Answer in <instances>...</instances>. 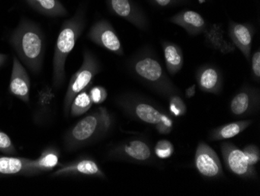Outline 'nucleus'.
<instances>
[{
	"label": "nucleus",
	"mask_w": 260,
	"mask_h": 196,
	"mask_svg": "<svg viewBox=\"0 0 260 196\" xmlns=\"http://www.w3.org/2000/svg\"><path fill=\"white\" fill-rule=\"evenodd\" d=\"M10 42L18 59L33 74H39L42 71L45 57V36L37 24L28 19H21L12 32Z\"/></svg>",
	"instance_id": "obj_1"
},
{
	"label": "nucleus",
	"mask_w": 260,
	"mask_h": 196,
	"mask_svg": "<svg viewBox=\"0 0 260 196\" xmlns=\"http://www.w3.org/2000/svg\"><path fill=\"white\" fill-rule=\"evenodd\" d=\"M127 65L133 76L157 94L167 99L173 95L180 94L154 52L149 48H144L133 55Z\"/></svg>",
	"instance_id": "obj_2"
},
{
	"label": "nucleus",
	"mask_w": 260,
	"mask_h": 196,
	"mask_svg": "<svg viewBox=\"0 0 260 196\" xmlns=\"http://www.w3.org/2000/svg\"><path fill=\"white\" fill-rule=\"evenodd\" d=\"M86 25V8L79 7L77 12L61 26L60 32L55 43L53 57L52 84L58 89L63 85L66 79L65 65L67 57L75 47L77 41L84 32Z\"/></svg>",
	"instance_id": "obj_3"
},
{
	"label": "nucleus",
	"mask_w": 260,
	"mask_h": 196,
	"mask_svg": "<svg viewBox=\"0 0 260 196\" xmlns=\"http://www.w3.org/2000/svg\"><path fill=\"white\" fill-rule=\"evenodd\" d=\"M112 115L106 108L101 106L80 120L64 136V147L74 152L91 144L106 135L112 128Z\"/></svg>",
	"instance_id": "obj_4"
},
{
	"label": "nucleus",
	"mask_w": 260,
	"mask_h": 196,
	"mask_svg": "<svg viewBox=\"0 0 260 196\" xmlns=\"http://www.w3.org/2000/svg\"><path fill=\"white\" fill-rule=\"evenodd\" d=\"M101 71L102 65L98 57L91 51L85 49L83 54V63L78 71L70 79L67 88L63 104L66 116L70 114V106L74 98L93 84V80Z\"/></svg>",
	"instance_id": "obj_5"
},
{
	"label": "nucleus",
	"mask_w": 260,
	"mask_h": 196,
	"mask_svg": "<svg viewBox=\"0 0 260 196\" xmlns=\"http://www.w3.org/2000/svg\"><path fill=\"white\" fill-rule=\"evenodd\" d=\"M116 102L131 118L147 124L155 126L165 114L150 101L137 95H123Z\"/></svg>",
	"instance_id": "obj_6"
},
{
	"label": "nucleus",
	"mask_w": 260,
	"mask_h": 196,
	"mask_svg": "<svg viewBox=\"0 0 260 196\" xmlns=\"http://www.w3.org/2000/svg\"><path fill=\"white\" fill-rule=\"evenodd\" d=\"M109 156L111 159L142 164H148L154 160L150 146L144 140L137 138L115 146L109 152Z\"/></svg>",
	"instance_id": "obj_7"
},
{
	"label": "nucleus",
	"mask_w": 260,
	"mask_h": 196,
	"mask_svg": "<svg viewBox=\"0 0 260 196\" xmlns=\"http://www.w3.org/2000/svg\"><path fill=\"white\" fill-rule=\"evenodd\" d=\"M87 39L93 43L118 55H123L120 39L110 22L105 19L98 20L89 30Z\"/></svg>",
	"instance_id": "obj_8"
},
{
	"label": "nucleus",
	"mask_w": 260,
	"mask_h": 196,
	"mask_svg": "<svg viewBox=\"0 0 260 196\" xmlns=\"http://www.w3.org/2000/svg\"><path fill=\"white\" fill-rule=\"evenodd\" d=\"M109 12L121 17L142 31L150 26L148 18L141 7L134 0H105Z\"/></svg>",
	"instance_id": "obj_9"
},
{
	"label": "nucleus",
	"mask_w": 260,
	"mask_h": 196,
	"mask_svg": "<svg viewBox=\"0 0 260 196\" xmlns=\"http://www.w3.org/2000/svg\"><path fill=\"white\" fill-rule=\"evenodd\" d=\"M220 149L226 167L229 171L244 179H255L256 178L255 166L249 164L242 150L231 143H222Z\"/></svg>",
	"instance_id": "obj_10"
},
{
	"label": "nucleus",
	"mask_w": 260,
	"mask_h": 196,
	"mask_svg": "<svg viewBox=\"0 0 260 196\" xmlns=\"http://www.w3.org/2000/svg\"><path fill=\"white\" fill-rule=\"evenodd\" d=\"M194 164L200 175L207 179L223 177V167L217 153L204 142H200L197 146Z\"/></svg>",
	"instance_id": "obj_11"
},
{
	"label": "nucleus",
	"mask_w": 260,
	"mask_h": 196,
	"mask_svg": "<svg viewBox=\"0 0 260 196\" xmlns=\"http://www.w3.org/2000/svg\"><path fill=\"white\" fill-rule=\"evenodd\" d=\"M259 106V89L245 85L231 100L230 111L236 118H245L256 114Z\"/></svg>",
	"instance_id": "obj_12"
},
{
	"label": "nucleus",
	"mask_w": 260,
	"mask_h": 196,
	"mask_svg": "<svg viewBox=\"0 0 260 196\" xmlns=\"http://www.w3.org/2000/svg\"><path fill=\"white\" fill-rule=\"evenodd\" d=\"M52 177L84 176L106 178L97 162L91 158H80L70 163L62 164L52 175Z\"/></svg>",
	"instance_id": "obj_13"
},
{
	"label": "nucleus",
	"mask_w": 260,
	"mask_h": 196,
	"mask_svg": "<svg viewBox=\"0 0 260 196\" xmlns=\"http://www.w3.org/2000/svg\"><path fill=\"white\" fill-rule=\"evenodd\" d=\"M254 26L250 23H237L230 20L229 22V36L231 42L238 48L247 61H250L252 39L255 35Z\"/></svg>",
	"instance_id": "obj_14"
},
{
	"label": "nucleus",
	"mask_w": 260,
	"mask_h": 196,
	"mask_svg": "<svg viewBox=\"0 0 260 196\" xmlns=\"http://www.w3.org/2000/svg\"><path fill=\"white\" fill-rule=\"evenodd\" d=\"M196 80L203 92L218 95L223 89V74L220 69L214 64L200 66L196 71Z\"/></svg>",
	"instance_id": "obj_15"
},
{
	"label": "nucleus",
	"mask_w": 260,
	"mask_h": 196,
	"mask_svg": "<svg viewBox=\"0 0 260 196\" xmlns=\"http://www.w3.org/2000/svg\"><path fill=\"white\" fill-rule=\"evenodd\" d=\"M30 89V77L18 57H14L10 81V93L23 102L28 103Z\"/></svg>",
	"instance_id": "obj_16"
},
{
	"label": "nucleus",
	"mask_w": 260,
	"mask_h": 196,
	"mask_svg": "<svg viewBox=\"0 0 260 196\" xmlns=\"http://www.w3.org/2000/svg\"><path fill=\"white\" fill-rule=\"evenodd\" d=\"M169 21L185 29L189 36L204 34L208 27L207 20L200 13L194 10H184L169 18Z\"/></svg>",
	"instance_id": "obj_17"
},
{
	"label": "nucleus",
	"mask_w": 260,
	"mask_h": 196,
	"mask_svg": "<svg viewBox=\"0 0 260 196\" xmlns=\"http://www.w3.org/2000/svg\"><path fill=\"white\" fill-rule=\"evenodd\" d=\"M204 35L206 45L220 53H231L236 49L232 42L227 40L224 31L220 24H214L208 26Z\"/></svg>",
	"instance_id": "obj_18"
},
{
	"label": "nucleus",
	"mask_w": 260,
	"mask_h": 196,
	"mask_svg": "<svg viewBox=\"0 0 260 196\" xmlns=\"http://www.w3.org/2000/svg\"><path fill=\"white\" fill-rule=\"evenodd\" d=\"M58 159H59V153L58 149L54 147L47 148L37 159H30L29 162V167H30L31 176L52 171L59 163Z\"/></svg>",
	"instance_id": "obj_19"
},
{
	"label": "nucleus",
	"mask_w": 260,
	"mask_h": 196,
	"mask_svg": "<svg viewBox=\"0 0 260 196\" xmlns=\"http://www.w3.org/2000/svg\"><path fill=\"white\" fill-rule=\"evenodd\" d=\"M161 45L167 71L170 75L175 76L182 70L183 66V52L179 45L169 41H163Z\"/></svg>",
	"instance_id": "obj_20"
},
{
	"label": "nucleus",
	"mask_w": 260,
	"mask_h": 196,
	"mask_svg": "<svg viewBox=\"0 0 260 196\" xmlns=\"http://www.w3.org/2000/svg\"><path fill=\"white\" fill-rule=\"evenodd\" d=\"M27 158L0 156V176L20 175L31 176Z\"/></svg>",
	"instance_id": "obj_21"
},
{
	"label": "nucleus",
	"mask_w": 260,
	"mask_h": 196,
	"mask_svg": "<svg viewBox=\"0 0 260 196\" xmlns=\"http://www.w3.org/2000/svg\"><path fill=\"white\" fill-rule=\"evenodd\" d=\"M252 124L249 120L235 121L230 124H224L211 131L209 135L210 141H221L229 139L243 132Z\"/></svg>",
	"instance_id": "obj_22"
},
{
	"label": "nucleus",
	"mask_w": 260,
	"mask_h": 196,
	"mask_svg": "<svg viewBox=\"0 0 260 196\" xmlns=\"http://www.w3.org/2000/svg\"><path fill=\"white\" fill-rule=\"evenodd\" d=\"M30 7L40 14L51 17H66L68 14L66 7L59 0H25Z\"/></svg>",
	"instance_id": "obj_23"
},
{
	"label": "nucleus",
	"mask_w": 260,
	"mask_h": 196,
	"mask_svg": "<svg viewBox=\"0 0 260 196\" xmlns=\"http://www.w3.org/2000/svg\"><path fill=\"white\" fill-rule=\"evenodd\" d=\"M55 94L51 88L45 86L39 92L37 110L35 112V120L38 123H43L50 116L53 109Z\"/></svg>",
	"instance_id": "obj_24"
},
{
	"label": "nucleus",
	"mask_w": 260,
	"mask_h": 196,
	"mask_svg": "<svg viewBox=\"0 0 260 196\" xmlns=\"http://www.w3.org/2000/svg\"><path fill=\"white\" fill-rule=\"evenodd\" d=\"M93 102L89 96L87 89L82 91L74 98L71 106H70V114L72 117L81 116L87 113L92 106Z\"/></svg>",
	"instance_id": "obj_25"
},
{
	"label": "nucleus",
	"mask_w": 260,
	"mask_h": 196,
	"mask_svg": "<svg viewBox=\"0 0 260 196\" xmlns=\"http://www.w3.org/2000/svg\"><path fill=\"white\" fill-rule=\"evenodd\" d=\"M169 111L173 116H184L187 112V106L180 94L173 95L169 98Z\"/></svg>",
	"instance_id": "obj_26"
},
{
	"label": "nucleus",
	"mask_w": 260,
	"mask_h": 196,
	"mask_svg": "<svg viewBox=\"0 0 260 196\" xmlns=\"http://www.w3.org/2000/svg\"><path fill=\"white\" fill-rule=\"evenodd\" d=\"M175 153V148L168 140H160L154 147V154L159 159H168Z\"/></svg>",
	"instance_id": "obj_27"
},
{
	"label": "nucleus",
	"mask_w": 260,
	"mask_h": 196,
	"mask_svg": "<svg viewBox=\"0 0 260 196\" xmlns=\"http://www.w3.org/2000/svg\"><path fill=\"white\" fill-rule=\"evenodd\" d=\"M242 152L245 154L248 163L251 166H255L259 162L260 151L256 145H248L244 148Z\"/></svg>",
	"instance_id": "obj_28"
},
{
	"label": "nucleus",
	"mask_w": 260,
	"mask_h": 196,
	"mask_svg": "<svg viewBox=\"0 0 260 196\" xmlns=\"http://www.w3.org/2000/svg\"><path fill=\"white\" fill-rule=\"evenodd\" d=\"M0 152L7 155H15L17 153L15 146L10 137L2 131H0Z\"/></svg>",
	"instance_id": "obj_29"
},
{
	"label": "nucleus",
	"mask_w": 260,
	"mask_h": 196,
	"mask_svg": "<svg viewBox=\"0 0 260 196\" xmlns=\"http://www.w3.org/2000/svg\"><path fill=\"white\" fill-rule=\"evenodd\" d=\"M89 96L93 103L101 104L108 97L107 90L102 86H93L88 92Z\"/></svg>",
	"instance_id": "obj_30"
},
{
	"label": "nucleus",
	"mask_w": 260,
	"mask_h": 196,
	"mask_svg": "<svg viewBox=\"0 0 260 196\" xmlns=\"http://www.w3.org/2000/svg\"><path fill=\"white\" fill-rule=\"evenodd\" d=\"M174 128V121L168 114H164L160 122L155 125L157 132L161 134H169Z\"/></svg>",
	"instance_id": "obj_31"
},
{
	"label": "nucleus",
	"mask_w": 260,
	"mask_h": 196,
	"mask_svg": "<svg viewBox=\"0 0 260 196\" xmlns=\"http://www.w3.org/2000/svg\"><path fill=\"white\" fill-rule=\"evenodd\" d=\"M149 4L159 8L178 7L189 3V0H147Z\"/></svg>",
	"instance_id": "obj_32"
},
{
	"label": "nucleus",
	"mask_w": 260,
	"mask_h": 196,
	"mask_svg": "<svg viewBox=\"0 0 260 196\" xmlns=\"http://www.w3.org/2000/svg\"><path fill=\"white\" fill-rule=\"evenodd\" d=\"M251 64H252V77L257 82L260 80V51L259 49L254 52L251 57Z\"/></svg>",
	"instance_id": "obj_33"
},
{
	"label": "nucleus",
	"mask_w": 260,
	"mask_h": 196,
	"mask_svg": "<svg viewBox=\"0 0 260 196\" xmlns=\"http://www.w3.org/2000/svg\"><path fill=\"white\" fill-rule=\"evenodd\" d=\"M196 94V86H190V87L188 88V89L185 90V96L188 99H190V98L193 97Z\"/></svg>",
	"instance_id": "obj_34"
},
{
	"label": "nucleus",
	"mask_w": 260,
	"mask_h": 196,
	"mask_svg": "<svg viewBox=\"0 0 260 196\" xmlns=\"http://www.w3.org/2000/svg\"><path fill=\"white\" fill-rule=\"evenodd\" d=\"M7 59H8V55H6V54L0 53V67L5 64Z\"/></svg>",
	"instance_id": "obj_35"
},
{
	"label": "nucleus",
	"mask_w": 260,
	"mask_h": 196,
	"mask_svg": "<svg viewBox=\"0 0 260 196\" xmlns=\"http://www.w3.org/2000/svg\"><path fill=\"white\" fill-rule=\"evenodd\" d=\"M199 2H207V1H210V0H198Z\"/></svg>",
	"instance_id": "obj_36"
}]
</instances>
